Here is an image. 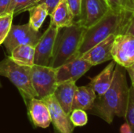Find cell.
<instances>
[{
    "instance_id": "f1b7e54d",
    "label": "cell",
    "mask_w": 134,
    "mask_h": 133,
    "mask_svg": "<svg viewBox=\"0 0 134 133\" xmlns=\"http://www.w3.org/2000/svg\"><path fill=\"white\" fill-rule=\"evenodd\" d=\"M120 132L121 133H133L130 127L129 126V125L127 123L124 124L123 125L121 126L120 128Z\"/></svg>"
},
{
    "instance_id": "7c38bea8",
    "label": "cell",
    "mask_w": 134,
    "mask_h": 133,
    "mask_svg": "<svg viewBox=\"0 0 134 133\" xmlns=\"http://www.w3.org/2000/svg\"><path fill=\"white\" fill-rule=\"evenodd\" d=\"M116 34H111L104 40L101 41L86 53H85L81 57L93 66L101 64L110 60H112L111 50L114 44V41Z\"/></svg>"
},
{
    "instance_id": "6da1fadb",
    "label": "cell",
    "mask_w": 134,
    "mask_h": 133,
    "mask_svg": "<svg viewBox=\"0 0 134 133\" xmlns=\"http://www.w3.org/2000/svg\"><path fill=\"white\" fill-rule=\"evenodd\" d=\"M129 91L126 71L123 67L116 63L110 88L104 95L97 97L90 111L108 124H111L115 116L124 118L128 103Z\"/></svg>"
},
{
    "instance_id": "4dcf8cb0",
    "label": "cell",
    "mask_w": 134,
    "mask_h": 133,
    "mask_svg": "<svg viewBox=\"0 0 134 133\" xmlns=\"http://www.w3.org/2000/svg\"><path fill=\"white\" fill-rule=\"evenodd\" d=\"M133 17H134V0H133V9H132V18H131V20L133 19Z\"/></svg>"
},
{
    "instance_id": "277c9868",
    "label": "cell",
    "mask_w": 134,
    "mask_h": 133,
    "mask_svg": "<svg viewBox=\"0 0 134 133\" xmlns=\"http://www.w3.org/2000/svg\"><path fill=\"white\" fill-rule=\"evenodd\" d=\"M31 67L18 64L9 56L0 61V75L7 78L16 87L25 106L31 100L37 98L31 80Z\"/></svg>"
},
{
    "instance_id": "ba28073f",
    "label": "cell",
    "mask_w": 134,
    "mask_h": 133,
    "mask_svg": "<svg viewBox=\"0 0 134 133\" xmlns=\"http://www.w3.org/2000/svg\"><path fill=\"white\" fill-rule=\"evenodd\" d=\"M112 60L126 68L134 63V36L129 33L119 34L115 36L112 50Z\"/></svg>"
},
{
    "instance_id": "8fae6325",
    "label": "cell",
    "mask_w": 134,
    "mask_h": 133,
    "mask_svg": "<svg viewBox=\"0 0 134 133\" xmlns=\"http://www.w3.org/2000/svg\"><path fill=\"white\" fill-rule=\"evenodd\" d=\"M92 67L91 63L82 57L75 58L56 68L57 84L68 81L76 82Z\"/></svg>"
},
{
    "instance_id": "2e32d148",
    "label": "cell",
    "mask_w": 134,
    "mask_h": 133,
    "mask_svg": "<svg viewBox=\"0 0 134 133\" xmlns=\"http://www.w3.org/2000/svg\"><path fill=\"white\" fill-rule=\"evenodd\" d=\"M97 97L96 92L90 85L77 86L72 103V111L75 109H80L85 111H90Z\"/></svg>"
},
{
    "instance_id": "4fadbf2b",
    "label": "cell",
    "mask_w": 134,
    "mask_h": 133,
    "mask_svg": "<svg viewBox=\"0 0 134 133\" xmlns=\"http://www.w3.org/2000/svg\"><path fill=\"white\" fill-rule=\"evenodd\" d=\"M30 122L35 128L46 129L51 124L49 108L43 100L33 98L26 106Z\"/></svg>"
},
{
    "instance_id": "7402d4cb",
    "label": "cell",
    "mask_w": 134,
    "mask_h": 133,
    "mask_svg": "<svg viewBox=\"0 0 134 133\" xmlns=\"http://www.w3.org/2000/svg\"><path fill=\"white\" fill-rule=\"evenodd\" d=\"M126 123L129 125L133 133H134V88L131 86L129 91V99L124 116Z\"/></svg>"
},
{
    "instance_id": "d4e9b609",
    "label": "cell",
    "mask_w": 134,
    "mask_h": 133,
    "mask_svg": "<svg viewBox=\"0 0 134 133\" xmlns=\"http://www.w3.org/2000/svg\"><path fill=\"white\" fill-rule=\"evenodd\" d=\"M66 1L75 20V18H78L79 16L80 15L82 0H66Z\"/></svg>"
},
{
    "instance_id": "ac0fdd59",
    "label": "cell",
    "mask_w": 134,
    "mask_h": 133,
    "mask_svg": "<svg viewBox=\"0 0 134 133\" xmlns=\"http://www.w3.org/2000/svg\"><path fill=\"white\" fill-rule=\"evenodd\" d=\"M9 57L18 64L31 67L34 65L35 46L31 45H19L12 51Z\"/></svg>"
},
{
    "instance_id": "cb8c5ba5",
    "label": "cell",
    "mask_w": 134,
    "mask_h": 133,
    "mask_svg": "<svg viewBox=\"0 0 134 133\" xmlns=\"http://www.w3.org/2000/svg\"><path fill=\"white\" fill-rule=\"evenodd\" d=\"M70 119L75 127L84 126L88 122V116L86 112L80 109L73 110L70 114Z\"/></svg>"
},
{
    "instance_id": "9c48e42d",
    "label": "cell",
    "mask_w": 134,
    "mask_h": 133,
    "mask_svg": "<svg viewBox=\"0 0 134 133\" xmlns=\"http://www.w3.org/2000/svg\"><path fill=\"white\" fill-rule=\"evenodd\" d=\"M59 28L49 24L48 28L42 34L40 40L35 47L34 64L49 66L54 48V43Z\"/></svg>"
},
{
    "instance_id": "4316f807",
    "label": "cell",
    "mask_w": 134,
    "mask_h": 133,
    "mask_svg": "<svg viewBox=\"0 0 134 133\" xmlns=\"http://www.w3.org/2000/svg\"><path fill=\"white\" fill-rule=\"evenodd\" d=\"M12 0H0V16L8 13Z\"/></svg>"
},
{
    "instance_id": "5b68a950",
    "label": "cell",
    "mask_w": 134,
    "mask_h": 133,
    "mask_svg": "<svg viewBox=\"0 0 134 133\" xmlns=\"http://www.w3.org/2000/svg\"><path fill=\"white\" fill-rule=\"evenodd\" d=\"M31 80L37 98L40 100L53 95L57 86L56 69L49 66H31Z\"/></svg>"
},
{
    "instance_id": "83f0119b",
    "label": "cell",
    "mask_w": 134,
    "mask_h": 133,
    "mask_svg": "<svg viewBox=\"0 0 134 133\" xmlns=\"http://www.w3.org/2000/svg\"><path fill=\"white\" fill-rule=\"evenodd\" d=\"M127 70V72L130 75V78L131 79V82H132V86L134 88V63L133 65L128 67L126 68Z\"/></svg>"
},
{
    "instance_id": "603a6c76",
    "label": "cell",
    "mask_w": 134,
    "mask_h": 133,
    "mask_svg": "<svg viewBox=\"0 0 134 133\" xmlns=\"http://www.w3.org/2000/svg\"><path fill=\"white\" fill-rule=\"evenodd\" d=\"M13 16V13H5L0 16V45L3 43L9 32Z\"/></svg>"
},
{
    "instance_id": "44dd1931",
    "label": "cell",
    "mask_w": 134,
    "mask_h": 133,
    "mask_svg": "<svg viewBox=\"0 0 134 133\" xmlns=\"http://www.w3.org/2000/svg\"><path fill=\"white\" fill-rule=\"evenodd\" d=\"M107 2L112 12L117 13H130L132 18L133 0H107Z\"/></svg>"
},
{
    "instance_id": "f546056e",
    "label": "cell",
    "mask_w": 134,
    "mask_h": 133,
    "mask_svg": "<svg viewBox=\"0 0 134 133\" xmlns=\"http://www.w3.org/2000/svg\"><path fill=\"white\" fill-rule=\"evenodd\" d=\"M126 33L131 34L132 35L134 36V17H133V19L131 20V21L130 23V25H129V27H128Z\"/></svg>"
},
{
    "instance_id": "8992f818",
    "label": "cell",
    "mask_w": 134,
    "mask_h": 133,
    "mask_svg": "<svg viewBox=\"0 0 134 133\" xmlns=\"http://www.w3.org/2000/svg\"><path fill=\"white\" fill-rule=\"evenodd\" d=\"M42 35V33L35 30L29 23L23 25L12 24L9 32L2 44L10 54L16 47L21 45H31L35 47Z\"/></svg>"
},
{
    "instance_id": "d6986e66",
    "label": "cell",
    "mask_w": 134,
    "mask_h": 133,
    "mask_svg": "<svg viewBox=\"0 0 134 133\" xmlns=\"http://www.w3.org/2000/svg\"><path fill=\"white\" fill-rule=\"evenodd\" d=\"M29 24L36 31H39L46 18L49 15L46 6L44 3H40L38 5L31 8L29 11Z\"/></svg>"
},
{
    "instance_id": "5bb4252c",
    "label": "cell",
    "mask_w": 134,
    "mask_h": 133,
    "mask_svg": "<svg viewBox=\"0 0 134 133\" xmlns=\"http://www.w3.org/2000/svg\"><path fill=\"white\" fill-rule=\"evenodd\" d=\"M77 89L75 82L68 81L57 84L53 96L64 112L70 115L72 111V103Z\"/></svg>"
},
{
    "instance_id": "ffe728a7",
    "label": "cell",
    "mask_w": 134,
    "mask_h": 133,
    "mask_svg": "<svg viewBox=\"0 0 134 133\" xmlns=\"http://www.w3.org/2000/svg\"><path fill=\"white\" fill-rule=\"evenodd\" d=\"M43 0H12L8 13L13 16L20 14L25 11H29L31 8L42 3Z\"/></svg>"
},
{
    "instance_id": "3957f363",
    "label": "cell",
    "mask_w": 134,
    "mask_h": 133,
    "mask_svg": "<svg viewBox=\"0 0 134 133\" xmlns=\"http://www.w3.org/2000/svg\"><path fill=\"white\" fill-rule=\"evenodd\" d=\"M86 29L75 22L69 27L59 28L49 67L56 69L79 57V49Z\"/></svg>"
},
{
    "instance_id": "9a60e30c",
    "label": "cell",
    "mask_w": 134,
    "mask_h": 133,
    "mask_svg": "<svg viewBox=\"0 0 134 133\" xmlns=\"http://www.w3.org/2000/svg\"><path fill=\"white\" fill-rule=\"evenodd\" d=\"M115 66L116 63L115 61L111 62L100 74L90 79L89 85L93 88L97 96L104 95L110 88L112 83Z\"/></svg>"
},
{
    "instance_id": "7a4b0ae2",
    "label": "cell",
    "mask_w": 134,
    "mask_h": 133,
    "mask_svg": "<svg viewBox=\"0 0 134 133\" xmlns=\"http://www.w3.org/2000/svg\"><path fill=\"white\" fill-rule=\"evenodd\" d=\"M130 20V13H117L111 11L96 24L86 28L79 49V57L109 35L126 33Z\"/></svg>"
},
{
    "instance_id": "52a82bcc",
    "label": "cell",
    "mask_w": 134,
    "mask_h": 133,
    "mask_svg": "<svg viewBox=\"0 0 134 133\" xmlns=\"http://www.w3.org/2000/svg\"><path fill=\"white\" fill-rule=\"evenodd\" d=\"M107 0H82L80 15L75 23L89 28L111 12Z\"/></svg>"
},
{
    "instance_id": "e0dca14e",
    "label": "cell",
    "mask_w": 134,
    "mask_h": 133,
    "mask_svg": "<svg viewBox=\"0 0 134 133\" xmlns=\"http://www.w3.org/2000/svg\"><path fill=\"white\" fill-rule=\"evenodd\" d=\"M50 23L57 27L61 28L69 27L75 22V16L72 14L66 0H62L50 15Z\"/></svg>"
},
{
    "instance_id": "484cf974",
    "label": "cell",
    "mask_w": 134,
    "mask_h": 133,
    "mask_svg": "<svg viewBox=\"0 0 134 133\" xmlns=\"http://www.w3.org/2000/svg\"><path fill=\"white\" fill-rule=\"evenodd\" d=\"M61 1L62 0H43L42 3H44V5L46 6L49 16H50Z\"/></svg>"
},
{
    "instance_id": "30bf717a",
    "label": "cell",
    "mask_w": 134,
    "mask_h": 133,
    "mask_svg": "<svg viewBox=\"0 0 134 133\" xmlns=\"http://www.w3.org/2000/svg\"><path fill=\"white\" fill-rule=\"evenodd\" d=\"M43 100L49 108L54 133H73L75 126L70 119V115L64 112L53 94L44 98Z\"/></svg>"
}]
</instances>
